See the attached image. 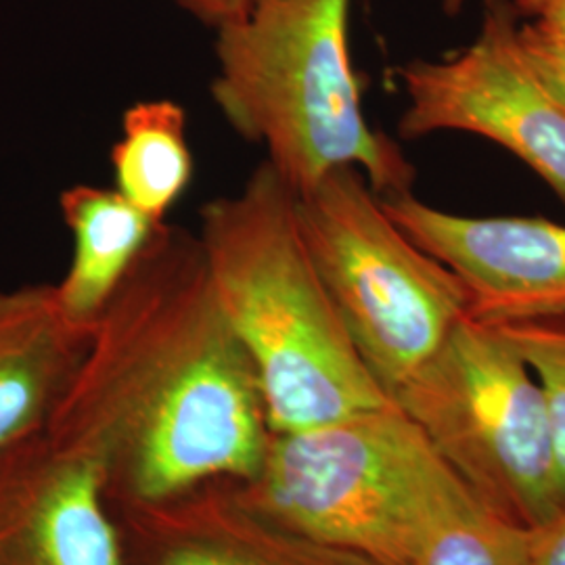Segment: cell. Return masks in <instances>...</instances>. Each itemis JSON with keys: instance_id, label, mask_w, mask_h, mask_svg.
Here are the masks:
<instances>
[{"instance_id": "6da1fadb", "label": "cell", "mask_w": 565, "mask_h": 565, "mask_svg": "<svg viewBox=\"0 0 565 565\" xmlns=\"http://www.w3.org/2000/svg\"><path fill=\"white\" fill-rule=\"evenodd\" d=\"M44 429L95 459L121 507L258 473L270 440L263 392L198 235L158 226Z\"/></svg>"}, {"instance_id": "7a4b0ae2", "label": "cell", "mask_w": 565, "mask_h": 565, "mask_svg": "<svg viewBox=\"0 0 565 565\" xmlns=\"http://www.w3.org/2000/svg\"><path fill=\"white\" fill-rule=\"evenodd\" d=\"M214 296L263 392L273 434L392 403L356 352L303 239L298 195L264 160L200 212Z\"/></svg>"}, {"instance_id": "3957f363", "label": "cell", "mask_w": 565, "mask_h": 565, "mask_svg": "<svg viewBox=\"0 0 565 565\" xmlns=\"http://www.w3.org/2000/svg\"><path fill=\"white\" fill-rule=\"evenodd\" d=\"M352 0H254L216 32L210 84L228 126L263 145L300 198L352 168L380 195L413 191L417 170L364 116L350 53Z\"/></svg>"}, {"instance_id": "277c9868", "label": "cell", "mask_w": 565, "mask_h": 565, "mask_svg": "<svg viewBox=\"0 0 565 565\" xmlns=\"http://www.w3.org/2000/svg\"><path fill=\"white\" fill-rule=\"evenodd\" d=\"M268 518L377 565H413L427 539L478 505L403 408L273 434L258 473L237 482Z\"/></svg>"}, {"instance_id": "5b68a950", "label": "cell", "mask_w": 565, "mask_h": 565, "mask_svg": "<svg viewBox=\"0 0 565 565\" xmlns=\"http://www.w3.org/2000/svg\"><path fill=\"white\" fill-rule=\"evenodd\" d=\"M310 256L356 352L392 401L469 315L463 282L411 242L359 170L298 198Z\"/></svg>"}, {"instance_id": "8992f818", "label": "cell", "mask_w": 565, "mask_h": 565, "mask_svg": "<svg viewBox=\"0 0 565 565\" xmlns=\"http://www.w3.org/2000/svg\"><path fill=\"white\" fill-rule=\"evenodd\" d=\"M392 403L494 515L532 530L559 511L543 387L494 324L467 315Z\"/></svg>"}, {"instance_id": "52a82bcc", "label": "cell", "mask_w": 565, "mask_h": 565, "mask_svg": "<svg viewBox=\"0 0 565 565\" xmlns=\"http://www.w3.org/2000/svg\"><path fill=\"white\" fill-rule=\"evenodd\" d=\"M518 15L509 0H488L465 49L401 65L406 105L398 135L404 141L440 132L488 139L565 202V105L527 60Z\"/></svg>"}, {"instance_id": "ba28073f", "label": "cell", "mask_w": 565, "mask_h": 565, "mask_svg": "<svg viewBox=\"0 0 565 565\" xmlns=\"http://www.w3.org/2000/svg\"><path fill=\"white\" fill-rule=\"evenodd\" d=\"M385 214L463 282L469 317L486 324L565 319V224L463 216L415 198H380Z\"/></svg>"}, {"instance_id": "9c48e42d", "label": "cell", "mask_w": 565, "mask_h": 565, "mask_svg": "<svg viewBox=\"0 0 565 565\" xmlns=\"http://www.w3.org/2000/svg\"><path fill=\"white\" fill-rule=\"evenodd\" d=\"M102 467L46 429L0 450V565H124Z\"/></svg>"}, {"instance_id": "30bf717a", "label": "cell", "mask_w": 565, "mask_h": 565, "mask_svg": "<svg viewBox=\"0 0 565 565\" xmlns=\"http://www.w3.org/2000/svg\"><path fill=\"white\" fill-rule=\"evenodd\" d=\"M121 515L139 565H377L279 524L228 480Z\"/></svg>"}, {"instance_id": "8fae6325", "label": "cell", "mask_w": 565, "mask_h": 565, "mask_svg": "<svg viewBox=\"0 0 565 565\" xmlns=\"http://www.w3.org/2000/svg\"><path fill=\"white\" fill-rule=\"evenodd\" d=\"M93 327L65 315L55 285L0 289V450L46 427L81 366Z\"/></svg>"}, {"instance_id": "7c38bea8", "label": "cell", "mask_w": 565, "mask_h": 565, "mask_svg": "<svg viewBox=\"0 0 565 565\" xmlns=\"http://www.w3.org/2000/svg\"><path fill=\"white\" fill-rule=\"evenodd\" d=\"M74 252L55 294L70 319L93 327L158 226L118 189L74 184L60 195Z\"/></svg>"}, {"instance_id": "4fadbf2b", "label": "cell", "mask_w": 565, "mask_h": 565, "mask_svg": "<svg viewBox=\"0 0 565 565\" xmlns=\"http://www.w3.org/2000/svg\"><path fill=\"white\" fill-rule=\"evenodd\" d=\"M111 170L121 195L156 223H166L193 179L186 114L172 99H145L121 116L120 139L111 149Z\"/></svg>"}, {"instance_id": "5bb4252c", "label": "cell", "mask_w": 565, "mask_h": 565, "mask_svg": "<svg viewBox=\"0 0 565 565\" xmlns=\"http://www.w3.org/2000/svg\"><path fill=\"white\" fill-rule=\"evenodd\" d=\"M413 565H532L530 527L473 505L446 520Z\"/></svg>"}, {"instance_id": "9a60e30c", "label": "cell", "mask_w": 565, "mask_h": 565, "mask_svg": "<svg viewBox=\"0 0 565 565\" xmlns=\"http://www.w3.org/2000/svg\"><path fill=\"white\" fill-rule=\"evenodd\" d=\"M494 327L522 354L543 387L553 443L557 501L562 509L565 507V319Z\"/></svg>"}, {"instance_id": "2e32d148", "label": "cell", "mask_w": 565, "mask_h": 565, "mask_svg": "<svg viewBox=\"0 0 565 565\" xmlns=\"http://www.w3.org/2000/svg\"><path fill=\"white\" fill-rule=\"evenodd\" d=\"M520 41L527 60L565 105V34L532 20L520 25Z\"/></svg>"}, {"instance_id": "e0dca14e", "label": "cell", "mask_w": 565, "mask_h": 565, "mask_svg": "<svg viewBox=\"0 0 565 565\" xmlns=\"http://www.w3.org/2000/svg\"><path fill=\"white\" fill-rule=\"evenodd\" d=\"M532 565H565V507L530 530Z\"/></svg>"}, {"instance_id": "ac0fdd59", "label": "cell", "mask_w": 565, "mask_h": 565, "mask_svg": "<svg viewBox=\"0 0 565 565\" xmlns=\"http://www.w3.org/2000/svg\"><path fill=\"white\" fill-rule=\"evenodd\" d=\"M177 2L193 20L218 32L224 25L243 18L254 0H177Z\"/></svg>"}, {"instance_id": "d6986e66", "label": "cell", "mask_w": 565, "mask_h": 565, "mask_svg": "<svg viewBox=\"0 0 565 565\" xmlns=\"http://www.w3.org/2000/svg\"><path fill=\"white\" fill-rule=\"evenodd\" d=\"M532 20L543 23L548 30L565 34V0L546 2L545 7Z\"/></svg>"}, {"instance_id": "ffe728a7", "label": "cell", "mask_w": 565, "mask_h": 565, "mask_svg": "<svg viewBox=\"0 0 565 565\" xmlns=\"http://www.w3.org/2000/svg\"><path fill=\"white\" fill-rule=\"evenodd\" d=\"M509 2L513 4V9H515L520 15L534 18V15L545 7L546 2H551V0H509Z\"/></svg>"}, {"instance_id": "44dd1931", "label": "cell", "mask_w": 565, "mask_h": 565, "mask_svg": "<svg viewBox=\"0 0 565 565\" xmlns=\"http://www.w3.org/2000/svg\"><path fill=\"white\" fill-rule=\"evenodd\" d=\"M445 2L446 11H457V7H461L463 0H443Z\"/></svg>"}]
</instances>
